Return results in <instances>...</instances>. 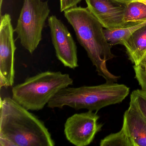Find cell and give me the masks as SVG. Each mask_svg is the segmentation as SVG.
<instances>
[{
    "label": "cell",
    "instance_id": "1",
    "mask_svg": "<svg viewBox=\"0 0 146 146\" xmlns=\"http://www.w3.org/2000/svg\"><path fill=\"white\" fill-rule=\"evenodd\" d=\"M44 123L16 102L5 97L0 104V146H54Z\"/></svg>",
    "mask_w": 146,
    "mask_h": 146
},
{
    "label": "cell",
    "instance_id": "2",
    "mask_svg": "<svg viewBox=\"0 0 146 146\" xmlns=\"http://www.w3.org/2000/svg\"><path fill=\"white\" fill-rule=\"evenodd\" d=\"M64 16L73 27L77 39L84 48L99 76L106 82H117L120 77L109 72L106 61L115 57L112 46L108 42L104 27L88 7H76L65 11Z\"/></svg>",
    "mask_w": 146,
    "mask_h": 146
},
{
    "label": "cell",
    "instance_id": "3",
    "mask_svg": "<svg viewBox=\"0 0 146 146\" xmlns=\"http://www.w3.org/2000/svg\"><path fill=\"white\" fill-rule=\"evenodd\" d=\"M123 84L106 82L96 86L67 87L57 93L47 104L50 108L68 106L78 110L87 109L96 112L102 108L122 102L129 93Z\"/></svg>",
    "mask_w": 146,
    "mask_h": 146
},
{
    "label": "cell",
    "instance_id": "4",
    "mask_svg": "<svg viewBox=\"0 0 146 146\" xmlns=\"http://www.w3.org/2000/svg\"><path fill=\"white\" fill-rule=\"evenodd\" d=\"M68 74L47 71L26 78L12 89V99L29 111H40L60 90L73 84Z\"/></svg>",
    "mask_w": 146,
    "mask_h": 146
},
{
    "label": "cell",
    "instance_id": "5",
    "mask_svg": "<svg viewBox=\"0 0 146 146\" xmlns=\"http://www.w3.org/2000/svg\"><path fill=\"white\" fill-rule=\"evenodd\" d=\"M50 12L47 1H24L14 31L22 46L31 54L41 41L42 30Z\"/></svg>",
    "mask_w": 146,
    "mask_h": 146
},
{
    "label": "cell",
    "instance_id": "6",
    "mask_svg": "<svg viewBox=\"0 0 146 146\" xmlns=\"http://www.w3.org/2000/svg\"><path fill=\"white\" fill-rule=\"evenodd\" d=\"M15 31L9 14L1 17L0 23V85L1 88L12 87L14 83L15 53L17 47Z\"/></svg>",
    "mask_w": 146,
    "mask_h": 146
},
{
    "label": "cell",
    "instance_id": "7",
    "mask_svg": "<svg viewBox=\"0 0 146 146\" xmlns=\"http://www.w3.org/2000/svg\"><path fill=\"white\" fill-rule=\"evenodd\" d=\"M99 118L96 112L89 111L69 117L66 121L64 129L67 140L76 146L89 145L96 134L101 130L103 125L98 123Z\"/></svg>",
    "mask_w": 146,
    "mask_h": 146
},
{
    "label": "cell",
    "instance_id": "8",
    "mask_svg": "<svg viewBox=\"0 0 146 146\" xmlns=\"http://www.w3.org/2000/svg\"><path fill=\"white\" fill-rule=\"evenodd\" d=\"M51 38L58 59L66 67H78L77 47L67 27L55 16L48 19Z\"/></svg>",
    "mask_w": 146,
    "mask_h": 146
},
{
    "label": "cell",
    "instance_id": "9",
    "mask_svg": "<svg viewBox=\"0 0 146 146\" xmlns=\"http://www.w3.org/2000/svg\"><path fill=\"white\" fill-rule=\"evenodd\" d=\"M85 1L90 11L106 29H121L138 23H125L124 21L128 3L117 0Z\"/></svg>",
    "mask_w": 146,
    "mask_h": 146
},
{
    "label": "cell",
    "instance_id": "10",
    "mask_svg": "<svg viewBox=\"0 0 146 146\" xmlns=\"http://www.w3.org/2000/svg\"><path fill=\"white\" fill-rule=\"evenodd\" d=\"M123 127L133 146H146V119L131 102L125 112Z\"/></svg>",
    "mask_w": 146,
    "mask_h": 146
},
{
    "label": "cell",
    "instance_id": "11",
    "mask_svg": "<svg viewBox=\"0 0 146 146\" xmlns=\"http://www.w3.org/2000/svg\"><path fill=\"white\" fill-rule=\"evenodd\" d=\"M123 45L131 63L135 65L141 64L146 53V25L136 31Z\"/></svg>",
    "mask_w": 146,
    "mask_h": 146
},
{
    "label": "cell",
    "instance_id": "12",
    "mask_svg": "<svg viewBox=\"0 0 146 146\" xmlns=\"http://www.w3.org/2000/svg\"><path fill=\"white\" fill-rule=\"evenodd\" d=\"M146 25V20L130 26L121 29L104 30V34L108 42L112 46L123 45V42L136 31Z\"/></svg>",
    "mask_w": 146,
    "mask_h": 146
},
{
    "label": "cell",
    "instance_id": "13",
    "mask_svg": "<svg viewBox=\"0 0 146 146\" xmlns=\"http://www.w3.org/2000/svg\"><path fill=\"white\" fill-rule=\"evenodd\" d=\"M146 20V5L139 1L127 4L124 15L125 23L142 22Z\"/></svg>",
    "mask_w": 146,
    "mask_h": 146
},
{
    "label": "cell",
    "instance_id": "14",
    "mask_svg": "<svg viewBox=\"0 0 146 146\" xmlns=\"http://www.w3.org/2000/svg\"><path fill=\"white\" fill-rule=\"evenodd\" d=\"M100 146H133L124 128L117 133H112L101 140Z\"/></svg>",
    "mask_w": 146,
    "mask_h": 146
},
{
    "label": "cell",
    "instance_id": "15",
    "mask_svg": "<svg viewBox=\"0 0 146 146\" xmlns=\"http://www.w3.org/2000/svg\"><path fill=\"white\" fill-rule=\"evenodd\" d=\"M130 102L133 104L146 119V92L141 89L132 91Z\"/></svg>",
    "mask_w": 146,
    "mask_h": 146
},
{
    "label": "cell",
    "instance_id": "16",
    "mask_svg": "<svg viewBox=\"0 0 146 146\" xmlns=\"http://www.w3.org/2000/svg\"><path fill=\"white\" fill-rule=\"evenodd\" d=\"M136 78L141 89L146 92V64H140L133 66Z\"/></svg>",
    "mask_w": 146,
    "mask_h": 146
},
{
    "label": "cell",
    "instance_id": "17",
    "mask_svg": "<svg viewBox=\"0 0 146 146\" xmlns=\"http://www.w3.org/2000/svg\"><path fill=\"white\" fill-rule=\"evenodd\" d=\"M82 0H60V10L61 12L77 7V5Z\"/></svg>",
    "mask_w": 146,
    "mask_h": 146
},
{
    "label": "cell",
    "instance_id": "18",
    "mask_svg": "<svg viewBox=\"0 0 146 146\" xmlns=\"http://www.w3.org/2000/svg\"><path fill=\"white\" fill-rule=\"evenodd\" d=\"M121 2H125V3H129V2H132L134 1H138L139 0H117Z\"/></svg>",
    "mask_w": 146,
    "mask_h": 146
},
{
    "label": "cell",
    "instance_id": "19",
    "mask_svg": "<svg viewBox=\"0 0 146 146\" xmlns=\"http://www.w3.org/2000/svg\"><path fill=\"white\" fill-rule=\"evenodd\" d=\"M141 64H146V54H145V55H144V57H143V59L142 60Z\"/></svg>",
    "mask_w": 146,
    "mask_h": 146
},
{
    "label": "cell",
    "instance_id": "20",
    "mask_svg": "<svg viewBox=\"0 0 146 146\" xmlns=\"http://www.w3.org/2000/svg\"><path fill=\"white\" fill-rule=\"evenodd\" d=\"M3 0H0V15L1 17V8H2V3H3Z\"/></svg>",
    "mask_w": 146,
    "mask_h": 146
},
{
    "label": "cell",
    "instance_id": "21",
    "mask_svg": "<svg viewBox=\"0 0 146 146\" xmlns=\"http://www.w3.org/2000/svg\"><path fill=\"white\" fill-rule=\"evenodd\" d=\"M138 1L142 2V3H143V4H145L146 5V0H139Z\"/></svg>",
    "mask_w": 146,
    "mask_h": 146
}]
</instances>
